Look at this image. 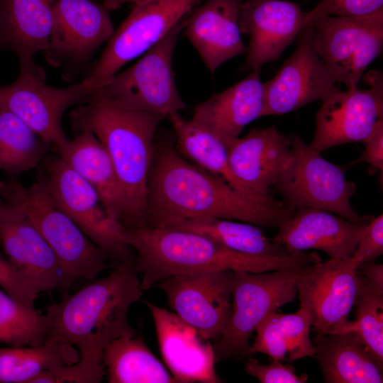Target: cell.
I'll use <instances>...</instances> for the list:
<instances>
[{"label": "cell", "instance_id": "2e32d148", "mask_svg": "<svg viewBox=\"0 0 383 383\" xmlns=\"http://www.w3.org/2000/svg\"><path fill=\"white\" fill-rule=\"evenodd\" d=\"M296 47L275 77L263 83L262 116L296 111L339 90L314 49L312 28L306 25L298 35Z\"/></svg>", "mask_w": 383, "mask_h": 383}, {"label": "cell", "instance_id": "b9f144b4", "mask_svg": "<svg viewBox=\"0 0 383 383\" xmlns=\"http://www.w3.org/2000/svg\"><path fill=\"white\" fill-rule=\"evenodd\" d=\"M122 5L121 0H104V6L108 10L116 9Z\"/></svg>", "mask_w": 383, "mask_h": 383}, {"label": "cell", "instance_id": "f546056e", "mask_svg": "<svg viewBox=\"0 0 383 383\" xmlns=\"http://www.w3.org/2000/svg\"><path fill=\"white\" fill-rule=\"evenodd\" d=\"M109 383H176L175 379L138 335L112 340L103 352Z\"/></svg>", "mask_w": 383, "mask_h": 383}, {"label": "cell", "instance_id": "5bb4252c", "mask_svg": "<svg viewBox=\"0 0 383 383\" xmlns=\"http://www.w3.org/2000/svg\"><path fill=\"white\" fill-rule=\"evenodd\" d=\"M233 270L174 274L157 286L166 294L170 308L206 339L218 340L228 322Z\"/></svg>", "mask_w": 383, "mask_h": 383}, {"label": "cell", "instance_id": "74e56055", "mask_svg": "<svg viewBox=\"0 0 383 383\" xmlns=\"http://www.w3.org/2000/svg\"><path fill=\"white\" fill-rule=\"evenodd\" d=\"M0 287L21 303L34 308L38 296L11 263L0 254Z\"/></svg>", "mask_w": 383, "mask_h": 383}, {"label": "cell", "instance_id": "8fae6325", "mask_svg": "<svg viewBox=\"0 0 383 383\" xmlns=\"http://www.w3.org/2000/svg\"><path fill=\"white\" fill-rule=\"evenodd\" d=\"M45 169L58 207L117 265L133 262L126 228L107 213L94 188L60 157L48 160Z\"/></svg>", "mask_w": 383, "mask_h": 383}, {"label": "cell", "instance_id": "4fadbf2b", "mask_svg": "<svg viewBox=\"0 0 383 383\" xmlns=\"http://www.w3.org/2000/svg\"><path fill=\"white\" fill-rule=\"evenodd\" d=\"M362 77L367 89L338 90L323 101L309 145L315 150L321 152L346 143H364L383 119L382 72L372 70Z\"/></svg>", "mask_w": 383, "mask_h": 383}, {"label": "cell", "instance_id": "8d00e7d4", "mask_svg": "<svg viewBox=\"0 0 383 383\" xmlns=\"http://www.w3.org/2000/svg\"><path fill=\"white\" fill-rule=\"evenodd\" d=\"M245 370L261 383H306L308 381L306 374L298 375L292 365H284L282 361L274 359L269 365L260 364L254 358L249 359Z\"/></svg>", "mask_w": 383, "mask_h": 383}, {"label": "cell", "instance_id": "7a4b0ae2", "mask_svg": "<svg viewBox=\"0 0 383 383\" xmlns=\"http://www.w3.org/2000/svg\"><path fill=\"white\" fill-rule=\"evenodd\" d=\"M295 209L251 201L221 177L192 163L170 140L154 142L148 177L147 228L212 217L278 227Z\"/></svg>", "mask_w": 383, "mask_h": 383}, {"label": "cell", "instance_id": "4dcf8cb0", "mask_svg": "<svg viewBox=\"0 0 383 383\" xmlns=\"http://www.w3.org/2000/svg\"><path fill=\"white\" fill-rule=\"evenodd\" d=\"M166 228L197 233L243 253L272 256L290 254L284 246L267 238L256 225L249 223L205 217L179 221Z\"/></svg>", "mask_w": 383, "mask_h": 383}, {"label": "cell", "instance_id": "d4e9b609", "mask_svg": "<svg viewBox=\"0 0 383 383\" xmlns=\"http://www.w3.org/2000/svg\"><path fill=\"white\" fill-rule=\"evenodd\" d=\"M259 70L213 95L194 109L192 120L218 138L228 148L245 127L261 117L264 87Z\"/></svg>", "mask_w": 383, "mask_h": 383}, {"label": "cell", "instance_id": "60d3db41", "mask_svg": "<svg viewBox=\"0 0 383 383\" xmlns=\"http://www.w3.org/2000/svg\"><path fill=\"white\" fill-rule=\"evenodd\" d=\"M358 272L365 276L377 288L383 290V265L373 262H362Z\"/></svg>", "mask_w": 383, "mask_h": 383}, {"label": "cell", "instance_id": "277c9868", "mask_svg": "<svg viewBox=\"0 0 383 383\" xmlns=\"http://www.w3.org/2000/svg\"><path fill=\"white\" fill-rule=\"evenodd\" d=\"M135 251L133 264L142 275L143 291L174 274L217 270L252 273L304 269L321 261L316 252L283 256L257 255L233 250L209 238L169 228L127 229Z\"/></svg>", "mask_w": 383, "mask_h": 383}, {"label": "cell", "instance_id": "44dd1931", "mask_svg": "<svg viewBox=\"0 0 383 383\" xmlns=\"http://www.w3.org/2000/svg\"><path fill=\"white\" fill-rule=\"evenodd\" d=\"M368 223H353L325 210L297 207L278 226L273 240L290 254L320 250L331 259H344L353 256Z\"/></svg>", "mask_w": 383, "mask_h": 383}, {"label": "cell", "instance_id": "ffe728a7", "mask_svg": "<svg viewBox=\"0 0 383 383\" xmlns=\"http://www.w3.org/2000/svg\"><path fill=\"white\" fill-rule=\"evenodd\" d=\"M154 321L159 348L177 382H221L213 346L176 313L145 301Z\"/></svg>", "mask_w": 383, "mask_h": 383}, {"label": "cell", "instance_id": "ba28073f", "mask_svg": "<svg viewBox=\"0 0 383 383\" xmlns=\"http://www.w3.org/2000/svg\"><path fill=\"white\" fill-rule=\"evenodd\" d=\"M177 23L133 65L95 89L125 107L167 116L187 107L174 80L172 56L185 19Z\"/></svg>", "mask_w": 383, "mask_h": 383}, {"label": "cell", "instance_id": "ab89813d", "mask_svg": "<svg viewBox=\"0 0 383 383\" xmlns=\"http://www.w3.org/2000/svg\"><path fill=\"white\" fill-rule=\"evenodd\" d=\"M365 148L361 156L355 162H365L383 170V119L380 120L376 128L364 142Z\"/></svg>", "mask_w": 383, "mask_h": 383}, {"label": "cell", "instance_id": "ac0fdd59", "mask_svg": "<svg viewBox=\"0 0 383 383\" xmlns=\"http://www.w3.org/2000/svg\"><path fill=\"white\" fill-rule=\"evenodd\" d=\"M304 12L299 4L283 0H243L241 33L250 35L243 70H259L277 60L303 28Z\"/></svg>", "mask_w": 383, "mask_h": 383}, {"label": "cell", "instance_id": "e575fe53", "mask_svg": "<svg viewBox=\"0 0 383 383\" xmlns=\"http://www.w3.org/2000/svg\"><path fill=\"white\" fill-rule=\"evenodd\" d=\"M48 319L45 315L0 289V343L11 347H34L45 343Z\"/></svg>", "mask_w": 383, "mask_h": 383}, {"label": "cell", "instance_id": "3957f363", "mask_svg": "<svg viewBox=\"0 0 383 383\" xmlns=\"http://www.w3.org/2000/svg\"><path fill=\"white\" fill-rule=\"evenodd\" d=\"M166 117L120 105L97 90L70 114L77 133H93L106 149L123 199L121 225L147 228L148 177L159 123Z\"/></svg>", "mask_w": 383, "mask_h": 383}, {"label": "cell", "instance_id": "d590c367", "mask_svg": "<svg viewBox=\"0 0 383 383\" xmlns=\"http://www.w3.org/2000/svg\"><path fill=\"white\" fill-rule=\"evenodd\" d=\"M383 10V0H321L304 13L303 27L323 16L362 17Z\"/></svg>", "mask_w": 383, "mask_h": 383}, {"label": "cell", "instance_id": "8992f818", "mask_svg": "<svg viewBox=\"0 0 383 383\" xmlns=\"http://www.w3.org/2000/svg\"><path fill=\"white\" fill-rule=\"evenodd\" d=\"M313 265L259 273L233 270L228 322L213 345L216 361L249 355L250 338L257 326L268 313L296 298L297 283Z\"/></svg>", "mask_w": 383, "mask_h": 383}, {"label": "cell", "instance_id": "6da1fadb", "mask_svg": "<svg viewBox=\"0 0 383 383\" xmlns=\"http://www.w3.org/2000/svg\"><path fill=\"white\" fill-rule=\"evenodd\" d=\"M143 294L133 262L116 265L108 275L89 281L62 301L48 306L45 343L77 348L79 361L45 370L36 383H99L105 374L103 352L112 340L135 332L128 321L132 304Z\"/></svg>", "mask_w": 383, "mask_h": 383}, {"label": "cell", "instance_id": "1f68e13d", "mask_svg": "<svg viewBox=\"0 0 383 383\" xmlns=\"http://www.w3.org/2000/svg\"><path fill=\"white\" fill-rule=\"evenodd\" d=\"M79 359L78 350L68 344L0 348V383H30L42 372L72 365Z\"/></svg>", "mask_w": 383, "mask_h": 383}, {"label": "cell", "instance_id": "d6a6232c", "mask_svg": "<svg viewBox=\"0 0 383 383\" xmlns=\"http://www.w3.org/2000/svg\"><path fill=\"white\" fill-rule=\"evenodd\" d=\"M47 144L25 122L11 112L0 109V170L10 175L35 167Z\"/></svg>", "mask_w": 383, "mask_h": 383}, {"label": "cell", "instance_id": "cb8c5ba5", "mask_svg": "<svg viewBox=\"0 0 383 383\" xmlns=\"http://www.w3.org/2000/svg\"><path fill=\"white\" fill-rule=\"evenodd\" d=\"M57 0H0V50L14 52L20 71L45 77L34 56L49 45Z\"/></svg>", "mask_w": 383, "mask_h": 383}, {"label": "cell", "instance_id": "e0dca14e", "mask_svg": "<svg viewBox=\"0 0 383 383\" xmlns=\"http://www.w3.org/2000/svg\"><path fill=\"white\" fill-rule=\"evenodd\" d=\"M351 256L314 264L297 283L300 308L311 317L316 335L326 334L348 320L358 292V266Z\"/></svg>", "mask_w": 383, "mask_h": 383}, {"label": "cell", "instance_id": "f1b7e54d", "mask_svg": "<svg viewBox=\"0 0 383 383\" xmlns=\"http://www.w3.org/2000/svg\"><path fill=\"white\" fill-rule=\"evenodd\" d=\"M311 327V315L304 309L290 314L270 312L255 329L250 355L260 353L286 362L314 356L315 348L309 337Z\"/></svg>", "mask_w": 383, "mask_h": 383}, {"label": "cell", "instance_id": "836d02e7", "mask_svg": "<svg viewBox=\"0 0 383 383\" xmlns=\"http://www.w3.org/2000/svg\"><path fill=\"white\" fill-rule=\"evenodd\" d=\"M355 319L345 321L328 333H354L383 362V290L358 274Z\"/></svg>", "mask_w": 383, "mask_h": 383}, {"label": "cell", "instance_id": "9c48e42d", "mask_svg": "<svg viewBox=\"0 0 383 383\" xmlns=\"http://www.w3.org/2000/svg\"><path fill=\"white\" fill-rule=\"evenodd\" d=\"M309 25L314 49L334 81L357 87L382 49L383 10L362 17L323 16Z\"/></svg>", "mask_w": 383, "mask_h": 383}, {"label": "cell", "instance_id": "5b68a950", "mask_svg": "<svg viewBox=\"0 0 383 383\" xmlns=\"http://www.w3.org/2000/svg\"><path fill=\"white\" fill-rule=\"evenodd\" d=\"M1 198L31 221L54 252L64 274L60 289L64 294L76 279L92 280L111 267V256L56 204L47 176H41L30 187L15 179L6 181Z\"/></svg>", "mask_w": 383, "mask_h": 383}, {"label": "cell", "instance_id": "7c38bea8", "mask_svg": "<svg viewBox=\"0 0 383 383\" xmlns=\"http://www.w3.org/2000/svg\"><path fill=\"white\" fill-rule=\"evenodd\" d=\"M45 79L20 71L13 83L0 84V109L16 115L44 142L54 145L59 150L70 140L62 126L64 113L72 106L89 101L94 89L84 79L59 88L46 84Z\"/></svg>", "mask_w": 383, "mask_h": 383}, {"label": "cell", "instance_id": "7402d4cb", "mask_svg": "<svg viewBox=\"0 0 383 383\" xmlns=\"http://www.w3.org/2000/svg\"><path fill=\"white\" fill-rule=\"evenodd\" d=\"M235 177L255 194L275 201L271 187L292 158V142L274 126L251 130L228 148Z\"/></svg>", "mask_w": 383, "mask_h": 383}, {"label": "cell", "instance_id": "4316f807", "mask_svg": "<svg viewBox=\"0 0 383 383\" xmlns=\"http://www.w3.org/2000/svg\"><path fill=\"white\" fill-rule=\"evenodd\" d=\"M58 152L94 188L107 213L121 224L123 196L111 159L98 138L88 131L78 132Z\"/></svg>", "mask_w": 383, "mask_h": 383}, {"label": "cell", "instance_id": "52a82bcc", "mask_svg": "<svg viewBox=\"0 0 383 383\" xmlns=\"http://www.w3.org/2000/svg\"><path fill=\"white\" fill-rule=\"evenodd\" d=\"M289 138L292 158L274 186L284 205L325 210L353 223L370 222L372 216H359L350 204L356 186L345 178L343 168L324 159L299 136Z\"/></svg>", "mask_w": 383, "mask_h": 383}, {"label": "cell", "instance_id": "ee69618b", "mask_svg": "<svg viewBox=\"0 0 383 383\" xmlns=\"http://www.w3.org/2000/svg\"><path fill=\"white\" fill-rule=\"evenodd\" d=\"M4 187H5V182L4 181H1L0 179V201L2 200V194H3V192H4Z\"/></svg>", "mask_w": 383, "mask_h": 383}, {"label": "cell", "instance_id": "30bf717a", "mask_svg": "<svg viewBox=\"0 0 383 383\" xmlns=\"http://www.w3.org/2000/svg\"><path fill=\"white\" fill-rule=\"evenodd\" d=\"M202 1L145 0L134 4L84 80L94 89L101 86L123 65L157 43Z\"/></svg>", "mask_w": 383, "mask_h": 383}, {"label": "cell", "instance_id": "83f0119b", "mask_svg": "<svg viewBox=\"0 0 383 383\" xmlns=\"http://www.w3.org/2000/svg\"><path fill=\"white\" fill-rule=\"evenodd\" d=\"M167 118L175 133L176 148L182 156L221 177L231 188L251 201L271 206L284 205L281 201L258 196L239 181L230 168L226 147L209 131L192 119L183 118L179 111L171 113Z\"/></svg>", "mask_w": 383, "mask_h": 383}, {"label": "cell", "instance_id": "7bdbcfd3", "mask_svg": "<svg viewBox=\"0 0 383 383\" xmlns=\"http://www.w3.org/2000/svg\"><path fill=\"white\" fill-rule=\"evenodd\" d=\"M121 1L122 4H126V3L135 4L145 0H121Z\"/></svg>", "mask_w": 383, "mask_h": 383}, {"label": "cell", "instance_id": "9a60e30c", "mask_svg": "<svg viewBox=\"0 0 383 383\" xmlns=\"http://www.w3.org/2000/svg\"><path fill=\"white\" fill-rule=\"evenodd\" d=\"M108 9L91 0H57L47 62L67 70L89 65L96 50L113 35Z\"/></svg>", "mask_w": 383, "mask_h": 383}, {"label": "cell", "instance_id": "f35d334b", "mask_svg": "<svg viewBox=\"0 0 383 383\" xmlns=\"http://www.w3.org/2000/svg\"><path fill=\"white\" fill-rule=\"evenodd\" d=\"M383 254V215H379L366 225L353 256L360 264L374 262Z\"/></svg>", "mask_w": 383, "mask_h": 383}, {"label": "cell", "instance_id": "484cf974", "mask_svg": "<svg viewBox=\"0 0 383 383\" xmlns=\"http://www.w3.org/2000/svg\"><path fill=\"white\" fill-rule=\"evenodd\" d=\"M313 345L325 382H383V362L355 333L316 335Z\"/></svg>", "mask_w": 383, "mask_h": 383}, {"label": "cell", "instance_id": "603a6c76", "mask_svg": "<svg viewBox=\"0 0 383 383\" xmlns=\"http://www.w3.org/2000/svg\"><path fill=\"white\" fill-rule=\"evenodd\" d=\"M243 0H206L185 19L184 32L211 74L247 52L239 28Z\"/></svg>", "mask_w": 383, "mask_h": 383}, {"label": "cell", "instance_id": "d6986e66", "mask_svg": "<svg viewBox=\"0 0 383 383\" xmlns=\"http://www.w3.org/2000/svg\"><path fill=\"white\" fill-rule=\"evenodd\" d=\"M0 243L8 260L36 292L61 289L64 274L54 252L31 221L3 200Z\"/></svg>", "mask_w": 383, "mask_h": 383}]
</instances>
